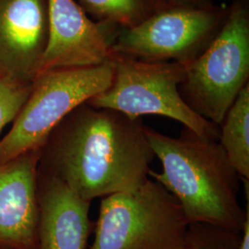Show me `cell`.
I'll list each match as a JSON object with an SVG mask.
<instances>
[{
  "label": "cell",
  "instance_id": "obj_17",
  "mask_svg": "<svg viewBox=\"0 0 249 249\" xmlns=\"http://www.w3.org/2000/svg\"><path fill=\"white\" fill-rule=\"evenodd\" d=\"M0 249H9V248H6V247H3V246H0Z\"/></svg>",
  "mask_w": 249,
  "mask_h": 249
},
{
  "label": "cell",
  "instance_id": "obj_2",
  "mask_svg": "<svg viewBox=\"0 0 249 249\" xmlns=\"http://www.w3.org/2000/svg\"><path fill=\"white\" fill-rule=\"evenodd\" d=\"M161 172L149 178L178 199L190 223L240 232L246 219L238 200L241 178L218 141L200 138L184 127L178 138L146 127Z\"/></svg>",
  "mask_w": 249,
  "mask_h": 249
},
{
  "label": "cell",
  "instance_id": "obj_7",
  "mask_svg": "<svg viewBox=\"0 0 249 249\" xmlns=\"http://www.w3.org/2000/svg\"><path fill=\"white\" fill-rule=\"evenodd\" d=\"M228 7H168L136 26L120 29L113 53L149 62L193 61L211 44L227 17Z\"/></svg>",
  "mask_w": 249,
  "mask_h": 249
},
{
  "label": "cell",
  "instance_id": "obj_8",
  "mask_svg": "<svg viewBox=\"0 0 249 249\" xmlns=\"http://www.w3.org/2000/svg\"><path fill=\"white\" fill-rule=\"evenodd\" d=\"M48 36L36 77L43 72L109 62L120 27L95 21L76 0H47Z\"/></svg>",
  "mask_w": 249,
  "mask_h": 249
},
{
  "label": "cell",
  "instance_id": "obj_14",
  "mask_svg": "<svg viewBox=\"0 0 249 249\" xmlns=\"http://www.w3.org/2000/svg\"><path fill=\"white\" fill-rule=\"evenodd\" d=\"M240 232L203 223H191L189 239L192 249H237Z\"/></svg>",
  "mask_w": 249,
  "mask_h": 249
},
{
  "label": "cell",
  "instance_id": "obj_13",
  "mask_svg": "<svg viewBox=\"0 0 249 249\" xmlns=\"http://www.w3.org/2000/svg\"><path fill=\"white\" fill-rule=\"evenodd\" d=\"M93 20L127 29L142 23L159 9L158 0H76Z\"/></svg>",
  "mask_w": 249,
  "mask_h": 249
},
{
  "label": "cell",
  "instance_id": "obj_10",
  "mask_svg": "<svg viewBox=\"0 0 249 249\" xmlns=\"http://www.w3.org/2000/svg\"><path fill=\"white\" fill-rule=\"evenodd\" d=\"M39 150L0 164V246L37 249Z\"/></svg>",
  "mask_w": 249,
  "mask_h": 249
},
{
  "label": "cell",
  "instance_id": "obj_5",
  "mask_svg": "<svg viewBox=\"0 0 249 249\" xmlns=\"http://www.w3.org/2000/svg\"><path fill=\"white\" fill-rule=\"evenodd\" d=\"M113 78L107 89L87 104L107 108L137 119L146 115L174 119L200 138L218 141L220 127L198 116L182 98L179 85L186 65L149 62L113 53Z\"/></svg>",
  "mask_w": 249,
  "mask_h": 249
},
{
  "label": "cell",
  "instance_id": "obj_1",
  "mask_svg": "<svg viewBox=\"0 0 249 249\" xmlns=\"http://www.w3.org/2000/svg\"><path fill=\"white\" fill-rule=\"evenodd\" d=\"M147 125L115 110L77 107L40 148L39 171L91 202L141 186L155 158Z\"/></svg>",
  "mask_w": 249,
  "mask_h": 249
},
{
  "label": "cell",
  "instance_id": "obj_16",
  "mask_svg": "<svg viewBox=\"0 0 249 249\" xmlns=\"http://www.w3.org/2000/svg\"><path fill=\"white\" fill-rule=\"evenodd\" d=\"M161 8L185 7L196 9H209L216 6L213 0H158Z\"/></svg>",
  "mask_w": 249,
  "mask_h": 249
},
{
  "label": "cell",
  "instance_id": "obj_11",
  "mask_svg": "<svg viewBox=\"0 0 249 249\" xmlns=\"http://www.w3.org/2000/svg\"><path fill=\"white\" fill-rule=\"evenodd\" d=\"M37 194V249H86L94 230L90 202L39 168Z\"/></svg>",
  "mask_w": 249,
  "mask_h": 249
},
{
  "label": "cell",
  "instance_id": "obj_6",
  "mask_svg": "<svg viewBox=\"0 0 249 249\" xmlns=\"http://www.w3.org/2000/svg\"><path fill=\"white\" fill-rule=\"evenodd\" d=\"M112 78L110 61L39 74L11 128L0 140V164L40 150L53 128L77 107L107 89Z\"/></svg>",
  "mask_w": 249,
  "mask_h": 249
},
{
  "label": "cell",
  "instance_id": "obj_12",
  "mask_svg": "<svg viewBox=\"0 0 249 249\" xmlns=\"http://www.w3.org/2000/svg\"><path fill=\"white\" fill-rule=\"evenodd\" d=\"M218 142L240 178L249 179V84L224 116Z\"/></svg>",
  "mask_w": 249,
  "mask_h": 249
},
{
  "label": "cell",
  "instance_id": "obj_15",
  "mask_svg": "<svg viewBox=\"0 0 249 249\" xmlns=\"http://www.w3.org/2000/svg\"><path fill=\"white\" fill-rule=\"evenodd\" d=\"M31 89L32 83L27 84L0 77V133L18 116Z\"/></svg>",
  "mask_w": 249,
  "mask_h": 249
},
{
  "label": "cell",
  "instance_id": "obj_4",
  "mask_svg": "<svg viewBox=\"0 0 249 249\" xmlns=\"http://www.w3.org/2000/svg\"><path fill=\"white\" fill-rule=\"evenodd\" d=\"M249 80V0H232L213 40L186 65L179 92L195 113L220 127Z\"/></svg>",
  "mask_w": 249,
  "mask_h": 249
},
{
  "label": "cell",
  "instance_id": "obj_9",
  "mask_svg": "<svg viewBox=\"0 0 249 249\" xmlns=\"http://www.w3.org/2000/svg\"><path fill=\"white\" fill-rule=\"evenodd\" d=\"M47 36V0H0V77L33 83Z\"/></svg>",
  "mask_w": 249,
  "mask_h": 249
},
{
  "label": "cell",
  "instance_id": "obj_3",
  "mask_svg": "<svg viewBox=\"0 0 249 249\" xmlns=\"http://www.w3.org/2000/svg\"><path fill=\"white\" fill-rule=\"evenodd\" d=\"M189 226L178 199L149 178L102 198L89 249H192Z\"/></svg>",
  "mask_w": 249,
  "mask_h": 249
}]
</instances>
